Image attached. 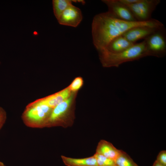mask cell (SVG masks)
<instances>
[{"instance_id": "cell-1", "label": "cell", "mask_w": 166, "mask_h": 166, "mask_svg": "<svg viewBox=\"0 0 166 166\" xmlns=\"http://www.w3.org/2000/svg\"><path fill=\"white\" fill-rule=\"evenodd\" d=\"M144 26L160 28L164 25L154 18L144 22H129L118 19L108 11L97 14L94 17L92 24L93 44L98 51H100L105 49L112 40L128 30Z\"/></svg>"}, {"instance_id": "cell-2", "label": "cell", "mask_w": 166, "mask_h": 166, "mask_svg": "<svg viewBox=\"0 0 166 166\" xmlns=\"http://www.w3.org/2000/svg\"><path fill=\"white\" fill-rule=\"evenodd\" d=\"M103 66L118 67L128 62L138 60L148 56L144 41L135 43L126 49L113 53L104 51L98 52Z\"/></svg>"}, {"instance_id": "cell-3", "label": "cell", "mask_w": 166, "mask_h": 166, "mask_svg": "<svg viewBox=\"0 0 166 166\" xmlns=\"http://www.w3.org/2000/svg\"><path fill=\"white\" fill-rule=\"evenodd\" d=\"M52 109L39 100L28 105L22 115L25 125L32 128H44Z\"/></svg>"}, {"instance_id": "cell-4", "label": "cell", "mask_w": 166, "mask_h": 166, "mask_svg": "<svg viewBox=\"0 0 166 166\" xmlns=\"http://www.w3.org/2000/svg\"><path fill=\"white\" fill-rule=\"evenodd\" d=\"M165 31L164 26L144 39L148 56L161 58L166 55Z\"/></svg>"}, {"instance_id": "cell-5", "label": "cell", "mask_w": 166, "mask_h": 166, "mask_svg": "<svg viewBox=\"0 0 166 166\" xmlns=\"http://www.w3.org/2000/svg\"><path fill=\"white\" fill-rule=\"evenodd\" d=\"M160 2V0H140L133 4L125 5L137 21L144 22L152 19V14Z\"/></svg>"}, {"instance_id": "cell-6", "label": "cell", "mask_w": 166, "mask_h": 166, "mask_svg": "<svg viewBox=\"0 0 166 166\" xmlns=\"http://www.w3.org/2000/svg\"><path fill=\"white\" fill-rule=\"evenodd\" d=\"M108 8V11L117 18L129 22L137 21L128 7L120 0H102Z\"/></svg>"}, {"instance_id": "cell-7", "label": "cell", "mask_w": 166, "mask_h": 166, "mask_svg": "<svg viewBox=\"0 0 166 166\" xmlns=\"http://www.w3.org/2000/svg\"><path fill=\"white\" fill-rule=\"evenodd\" d=\"M71 101L72 98L69 97L53 109L45 127L62 126V119L68 111Z\"/></svg>"}, {"instance_id": "cell-8", "label": "cell", "mask_w": 166, "mask_h": 166, "mask_svg": "<svg viewBox=\"0 0 166 166\" xmlns=\"http://www.w3.org/2000/svg\"><path fill=\"white\" fill-rule=\"evenodd\" d=\"M82 19L81 10L72 4L63 11L57 21L60 25L76 27Z\"/></svg>"}, {"instance_id": "cell-9", "label": "cell", "mask_w": 166, "mask_h": 166, "mask_svg": "<svg viewBox=\"0 0 166 166\" xmlns=\"http://www.w3.org/2000/svg\"><path fill=\"white\" fill-rule=\"evenodd\" d=\"M160 28L147 26H137L128 30L122 35L130 42L135 43L140 40L144 39Z\"/></svg>"}, {"instance_id": "cell-10", "label": "cell", "mask_w": 166, "mask_h": 166, "mask_svg": "<svg viewBox=\"0 0 166 166\" xmlns=\"http://www.w3.org/2000/svg\"><path fill=\"white\" fill-rule=\"evenodd\" d=\"M134 44L128 41L121 35L112 40L105 49L100 51H104L113 53H117L126 49Z\"/></svg>"}, {"instance_id": "cell-11", "label": "cell", "mask_w": 166, "mask_h": 166, "mask_svg": "<svg viewBox=\"0 0 166 166\" xmlns=\"http://www.w3.org/2000/svg\"><path fill=\"white\" fill-rule=\"evenodd\" d=\"M121 150L117 149L111 143L101 140L98 144L96 153L115 161Z\"/></svg>"}, {"instance_id": "cell-12", "label": "cell", "mask_w": 166, "mask_h": 166, "mask_svg": "<svg viewBox=\"0 0 166 166\" xmlns=\"http://www.w3.org/2000/svg\"><path fill=\"white\" fill-rule=\"evenodd\" d=\"M70 95V90L68 88L41 100L53 109L58 104L69 98Z\"/></svg>"}, {"instance_id": "cell-13", "label": "cell", "mask_w": 166, "mask_h": 166, "mask_svg": "<svg viewBox=\"0 0 166 166\" xmlns=\"http://www.w3.org/2000/svg\"><path fill=\"white\" fill-rule=\"evenodd\" d=\"M64 163L67 166H98L94 156L84 158H74L61 156Z\"/></svg>"}, {"instance_id": "cell-14", "label": "cell", "mask_w": 166, "mask_h": 166, "mask_svg": "<svg viewBox=\"0 0 166 166\" xmlns=\"http://www.w3.org/2000/svg\"><path fill=\"white\" fill-rule=\"evenodd\" d=\"M72 0H53V12L57 20L63 11L69 6L72 4Z\"/></svg>"}, {"instance_id": "cell-15", "label": "cell", "mask_w": 166, "mask_h": 166, "mask_svg": "<svg viewBox=\"0 0 166 166\" xmlns=\"http://www.w3.org/2000/svg\"><path fill=\"white\" fill-rule=\"evenodd\" d=\"M115 162L116 166H139L126 153L122 150Z\"/></svg>"}, {"instance_id": "cell-16", "label": "cell", "mask_w": 166, "mask_h": 166, "mask_svg": "<svg viewBox=\"0 0 166 166\" xmlns=\"http://www.w3.org/2000/svg\"><path fill=\"white\" fill-rule=\"evenodd\" d=\"M93 156L96 159L98 166H116L114 160L96 153Z\"/></svg>"}, {"instance_id": "cell-17", "label": "cell", "mask_w": 166, "mask_h": 166, "mask_svg": "<svg viewBox=\"0 0 166 166\" xmlns=\"http://www.w3.org/2000/svg\"><path fill=\"white\" fill-rule=\"evenodd\" d=\"M83 83L82 79L80 77L75 78L69 86L70 90L73 91L79 89L82 86Z\"/></svg>"}, {"instance_id": "cell-18", "label": "cell", "mask_w": 166, "mask_h": 166, "mask_svg": "<svg viewBox=\"0 0 166 166\" xmlns=\"http://www.w3.org/2000/svg\"><path fill=\"white\" fill-rule=\"evenodd\" d=\"M156 160L163 166H166V151L163 150L158 154Z\"/></svg>"}, {"instance_id": "cell-19", "label": "cell", "mask_w": 166, "mask_h": 166, "mask_svg": "<svg viewBox=\"0 0 166 166\" xmlns=\"http://www.w3.org/2000/svg\"><path fill=\"white\" fill-rule=\"evenodd\" d=\"M6 118V115L5 111L0 107V130L5 124Z\"/></svg>"}, {"instance_id": "cell-20", "label": "cell", "mask_w": 166, "mask_h": 166, "mask_svg": "<svg viewBox=\"0 0 166 166\" xmlns=\"http://www.w3.org/2000/svg\"><path fill=\"white\" fill-rule=\"evenodd\" d=\"M152 166H163L159 163H158L156 160L154 162Z\"/></svg>"}, {"instance_id": "cell-21", "label": "cell", "mask_w": 166, "mask_h": 166, "mask_svg": "<svg viewBox=\"0 0 166 166\" xmlns=\"http://www.w3.org/2000/svg\"><path fill=\"white\" fill-rule=\"evenodd\" d=\"M0 166H6L3 162L1 161H0Z\"/></svg>"}]
</instances>
